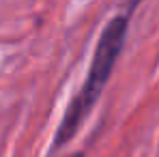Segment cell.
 <instances>
[{
	"mask_svg": "<svg viewBox=\"0 0 159 157\" xmlns=\"http://www.w3.org/2000/svg\"><path fill=\"white\" fill-rule=\"evenodd\" d=\"M140 2H142V0H125V15H131V11Z\"/></svg>",
	"mask_w": 159,
	"mask_h": 157,
	"instance_id": "2",
	"label": "cell"
},
{
	"mask_svg": "<svg viewBox=\"0 0 159 157\" xmlns=\"http://www.w3.org/2000/svg\"><path fill=\"white\" fill-rule=\"evenodd\" d=\"M127 28H129V15L118 13L101 30V37H99L97 48L93 52V62H90L88 76L84 80L82 88L75 93V97L69 101L62 118H60V125L54 136L52 151L62 149L67 142H71L75 138L80 127L84 125V121L93 112L95 104L99 101V97L106 88V82L110 80L112 69L123 52V45L127 39Z\"/></svg>",
	"mask_w": 159,
	"mask_h": 157,
	"instance_id": "1",
	"label": "cell"
},
{
	"mask_svg": "<svg viewBox=\"0 0 159 157\" xmlns=\"http://www.w3.org/2000/svg\"><path fill=\"white\" fill-rule=\"evenodd\" d=\"M67 157H84V153H82V151H78V153H71V155H67Z\"/></svg>",
	"mask_w": 159,
	"mask_h": 157,
	"instance_id": "3",
	"label": "cell"
}]
</instances>
